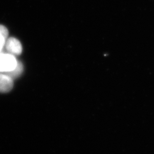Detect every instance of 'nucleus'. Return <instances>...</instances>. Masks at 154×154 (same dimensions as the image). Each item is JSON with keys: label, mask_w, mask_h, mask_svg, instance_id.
<instances>
[{"label": "nucleus", "mask_w": 154, "mask_h": 154, "mask_svg": "<svg viewBox=\"0 0 154 154\" xmlns=\"http://www.w3.org/2000/svg\"><path fill=\"white\" fill-rule=\"evenodd\" d=\"M17 61L16 57L4 51L0 53V73H7L16 67Z\"/></svg>", "instance_id": "1"}, {"label": "nucleus", "mask_w": 154, "mask_h": 154, "mask_svg": "<svg viewBox=\"0 0 154 154\" xmlns=\"http://www.w3.org/2000/svg\"><path fill=\"white\" fill-rule=\"evenodd\" d=\"M4 47L8 53L14 56L20 55L23 51L22 44L20 41L13 37L6 40Z\"/></svg>", "instance_id": "2"}, {"label": "nucleus", "mask_w": 154, "mask_h": 154, "mask_svg": "<svg viewBox=\"0 0 154 154\" xmlns=\"http://www.w3.org/2000/svg\"><path fill=\"white\" fill-rule=\"evenodd\" d=\"M14 86L13 80L6 74L0 73V93H8Z\"/></svg>", "instance_id": "3"}, {"label": "nucleus", "mask_w": 154, "mask_h": 154, "mask_svg": "<svg viewBox=\"0 0 154 154\" xmlns=\"http://www.w3.org/2000/svg\"><path fill=\"white\" fill-rule=\"evenodd\" d=\"M23 66L22 62L17 61V65L16 67L13 70L9 72L8 73H5L8 75L9 77H10L13 80L20 77V75L22 74L23 72Z\"/></svg>", "instance_id": "4"}, {"label": "nucleus", "mask_w": 154, "mask_h": 154, "mask_svg": "<svg viewBox=\"0 0 154 154\" xmlns=\"http://www.w3.org/2000/svg\"><path fill=\"white\" fill-rule=\"evenodd\" d=\"M0 35L3 37L5 39L7 40L9 35V31L7 28L3 25H0Z\"/></svg>", "instance_id": "5"}, {"label": "nucleus", "mask_w": 154, "mask_h": 154, "mask_svg": "<svg viewBox=\"0 0 154 154\" xmlns=\"http://www.w3.org/2000/svg\"><path fill=\"white\" fill-rule=\"evenodd\" d=\"M5 42H6V40L0 35V52H2L4 51L3 49L4 48Z\"/></svg>", "instance_id": "6"}]
</instances>
